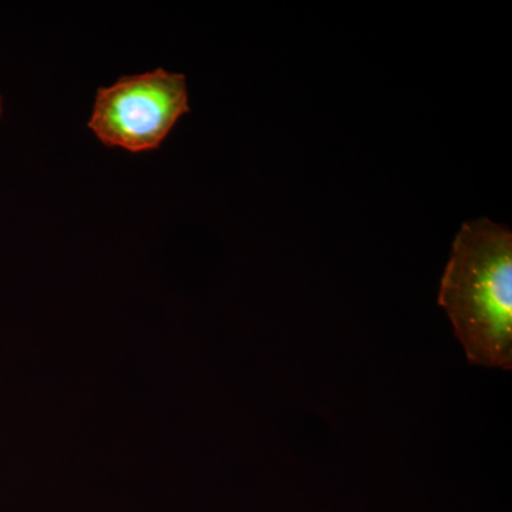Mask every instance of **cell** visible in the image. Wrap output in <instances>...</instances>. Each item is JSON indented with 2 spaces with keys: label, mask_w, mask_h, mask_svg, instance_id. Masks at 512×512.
<instances>
[{
  "label": "cell",
  "mask_w": 512,
  "mask_h": 512,
  "mask_svg": "<svg viewBox=\"0 0 512 512\" xmlns=\"http://www.w3.org/2000/svg\"><path fill=\"white\" fill-rule=\"evenodd\" d=\"M439 305L474 366L512 370V232L488 218L461 225Z\"/></svg>",
  "instance_id": "6da1fadb"
},
{
  "label": "cell",
  "mask_w": 512,
  "mask_h": 512,
  "mask_svg": "<svg viewBox=\"0 0 512 512\" xmlns=\"http://www.w3.org/2000/svg\"><path fill=\"white\" fill-rule=\"evenodd\" d=\"M190 111L184 74L156 69L100 87L87 127L103 146L131 154L156 151Z\"/></svg>",
  "instance_id": "7a4b0ae2"
}]
</instances>
